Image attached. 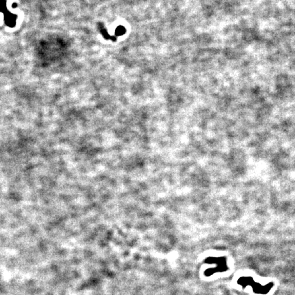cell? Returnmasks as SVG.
<instances>
[{"mask_svg":"<svg viewBox=\"0 0 295 295\" xmlns=\"http://www.w3.org/2000/svg\"><path fill=\"white\" fill-rule=\"evenodd\" d=\"M6 18H5V21L7 23L8 25L11 27H13L15 25V21H16V16L8 13L5 15Z\"/></svg>","mask_w":295,"mask_h":295,"instance_id":"obj_1","label":"cell"},{"mask_svg":"<svg viewBox=\"0 0 295 295\" xmlns=\"http://www.w3.org/2000/svg\"><path fill=\"white\" fill-rule=\"evenodd\" d=\"M5 8H6V1L5 0H1L0 1V11H4Z\"/></svg>","mask_w":295,"mask_h":295,"instance_id":"obj_2","label":"cell"}]
</instances>
